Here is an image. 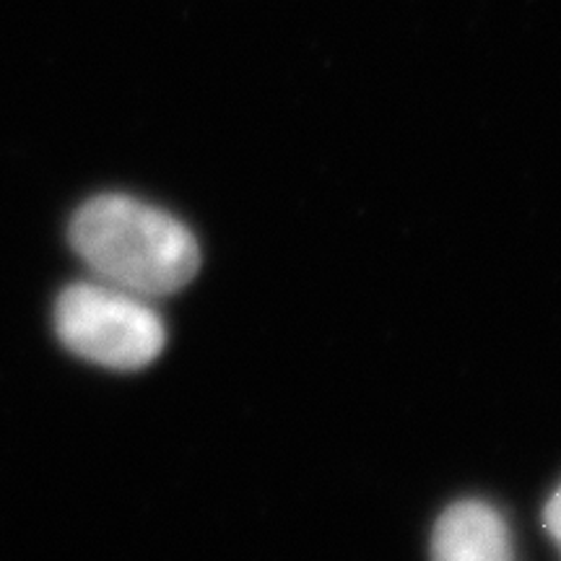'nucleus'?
<instances>
[{
	"label": "nucleus",
	"instance_id": "f257e3e1",
	"mask_svg": "<svg viewBox=\"0 0 561 561\" xmlns=\"http://www.w3.org/2000/svg\"><path fill=\"white\" fill-rule=\"evenodd\" d=\"M70 244L104 284L138 297L187 286L201 268L193 231L157 206L107 193L83 203L70 219Z\"/></svg>",
	"mask_w": 561,
	"mask_h": 561
},
{
	"label": "nucleus",
	"instance_id": "f03ea898",
	"mask_svg": "<svg viewBox=\"0 0 561 561\" xmlns=\"http://www.w3.org/2000/svg\"><path fill=\"white\" fill-rule=\"evenodd\" d=\"M146 297L112 284L68 286L55 305V331L81 359L110 369H144L167 343V328Z\"/></svg>",
	"mask_w": 561,
	"mask_h": 561
},
{
	"label": "nucleus",
	"instance_id": "7ed1b4c3",
	"mask_svg": "<svg viewBox=\"0 0 561 561\" xmlns=\"http://www.w3.org/2000/svg\"><path fill=\"white\" fill-rule=\"evenodd\" d=\"M432 561H515L507 523L481 500L455 502L434 525Z\"/></svg>",
	"mask_w": 561,
	"mask_h": 561
},
{
	"label": "nucleus",
	"instance_id": "20e7f679",
	"mask_svg": "<svg viewBox=\"0 0 561 561\" xmlns=\"http://www.w3.org/2000/svg\"><path fill=\"white\" fill-rule=\"evenodd\" d=\"M543 528L549 536L557 541V546L561 549V486L553 491L549 504L543 510Z\"/></svg>",
	"mask_w": 561,
	"mask_h": 561
}]
</instances>
